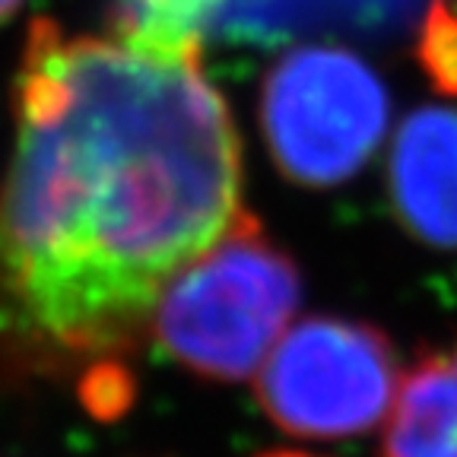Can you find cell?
<instances>
[{
	"label": "cell",
	"mask_w": 457,
	"mask_h": 457,
	"mask_svg": "<svg viewBox=\"0 0 457 457\" xmlns=\"http://www.w3.org/2000/svg\"><path fill=\"white\" fill-rule=\"evenodd\" d=\"M0 179V353L124 375L165 286L238 226L242 143L204 45L26 32Z\"/></svg>",
	"instance_id": "1"
},
{
	"label": "cell",
	"mask_w": 457,
	"mask_h": 457,
	"mask_svg": "<svg viewBox=\"0 0 457 457\" xmlns=\"http://www.w3.org/2000/svg\"><path fill=\"white\" fill-rule=\"evenodd\" d=\"M302 299L299 270L251 213L165 286L150 330L179 365L245 381L267 362Z\"/></svg>",
	"instance_id": "2"
},
{
	"label": "cell",
	"mask_w": 457,
	"mask_h": 457,
	"mask_svg": "<svg viewBox=\"0 0 457 457\" xmlns=\"http://www.w3.org/2000/svg\"><path fill=\"white\" fill-rule=\"evenodd\" d=\"M261 124L286 179L330 187L353 179L385 140L387 89L343 48H295L261 89Z\"/></svg>",
	"instance_id": "3"
},
{
	"label": "cell",
	"mask_w": 457,
	"mask_h": 457,
	"mask_svg": "<svg viewBox=\"0 0 457 457\" xmlns=\"http://www.w3.org/2000/svg\"><path fill=\"white\" fill-rule=\"evenodd\" d=\"M397 397V359L381 330L308 318L286 330L257 371V400L279 428L308 438L369 432Z\"/></svg>",
	"instance_id": "4"
},
{
	"label": "cell",
	"mask_w": 457,
	"mask_h": 457,
	"mask_svg": "<svg viewBox=\"0 0 457 457\" xmlns=\"http://www.w3.org/2000/svg\"><path fill=\"white\" fill-rule=\"evenodd\" d=\"M387 191L400 222L436 248H457V112L420 108L391 146Z\"/></svg>",
	"instance_id": "5"
},
{
	"label": "cell",
	"mask_w": 457,
	"mask_h": 457,
	"mask_svg": "<svg viewBox=\"0 0 457 457\" xmlns=\"http://www.w3.org/2000/svg\"><path fill=\"white\" fill-rule=\"evenodd\" d=\"M381 457H457V343L420 356L403 375Z\"/></svg>",
	"instance_id": "6"
},
{
	"label": "cell",
	"mask_w": 457,
	"mask_h": 457,
	"mask_svg": "<svg viewBox=\"0 0 457 457\" xmlns=\"http://www.w3.org/2000/svg\"><path fill=\"white\" fill-rule=\"evenodd\" d=\"M220 0H112V32L134 42L204 45V26Z\"/></svg>",
	"instance_id": "7"
},
{
	"label": "cell",
	"mask_w": 457,
	"mask_h": 457,
	"mask_svg": "<svg viewBox=\"0 0 457 457\" xmlns=\"http://www.w3.org/2000/svg\"><path fill=\"white\" fill-rule=\"evenodd\" d=\"M420 54L426 71L432 73L445 93H457V16L436 7L422 32Z\"/></svg>",
	"instance_id": "8"
},
{
	"label": "cell",
	"mask_w": 457,
	"mask_h": 457,
	"mask_svg": "<svg viewBox=\"0 0 457 457\" xmlns=\"http://www.w3.org/2000/svg\"><path fill=\"white\" fill-rule=\"evenodd\" d=\"M20 4H22V0H0V22L10 20V16L20 10Z\"/></svg>",
	"instance_id": "9"
},
{
	"label": "cell",
	"mask_w": 457,
	"mask_h": 457,
	"mask_svg": "<svg viewBox=\"0 0 457 457\" xmlns=\"http://www.w3.org/2000/svg\"><path fill=\"white\" fill-rule=\"evenodd\" d=\"M264 457H312V454H299V451H273V454H264Z\"/></svg>",
	"instance_id": "10"
}]
</instances>
